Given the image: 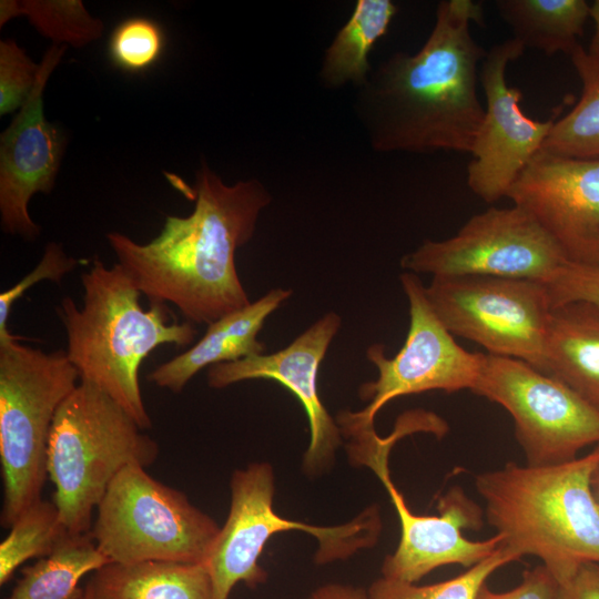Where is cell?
Segmentation results:
<instances>
[{"label":"cell","mask_w":599,"mask_h":599,"mask_svg":"<svg viewBox=\"0 0 599 599\" xmlns=\"http://www.w3.org/2000/svg\"><path fill=\"white\" fill-rule=\"evenodd\" d=\"M193 192V212L167 215L151 242L136 243L119 232L105 237L118 264L150 303L173 304L187 322L209 325L251 303L235 254L253 237L271 195L254 179L225 184L205 162Z\"/></svg>","instance_id":"obj_1"},{"label":"cell","mask_w":599,"mask_h":599,"mask_svg":"<svg viewBox=\"0 0 599 599\" xmlns=\"http://www.w3.org/2000/svg\"><path fill=\"white\" fill-rule=\"evenodd\" d=\"M471 22L484 26L481 2L440 1L423 47L393 54L366 80L363 104L376 150L470 153L485 115L477 81L487 54Z\"/></svg>","instance_id":"obj_2"},{"label":"cell","mask_w":599,"mask_h":599,"mask_svg":"<svg viewBox=\"0 0 599 599\" xmlns=\"http://www.w3.org/2000/svg\"><path fill=\"white\" fill-rule=\"evenodd\" d=\"M598 465L599 444L562 464L508 463L475 478L501 546L518 558L538 557L558 586L581 565L599 562V506L591 489Z\"/></svg>","instance_id":"obj_3"},{"label":"cell","mask_w":599,"mask_h":599,"mask_svg":"<svg viewBox=\"0 0 599 599\" xmlns=\"http://www.w3.org/2000/svg\"><path fill=\"white\" fill-rule=\"evenodd\" d=\"M83 305L70 296L57 307L67 333V356L80 380L92 384L116 402L142 429L152 420L142 399L139 370L160 345L184 347L196 329L190 322L172 321L166 304H140L141 292L116 263L106 267L95 258L82 273Z\"/></svg>","instance_id":"obj_4"},{"label":"cell","mask_w":599,"mask_h":599,"mask_svg":"<svg viewBox=\"0 0 599 599\" xmlns=\"http://www.w3.org/2000/svg\"><path fill=\"white\" fill-rule=\"evenodd\" d=\"M110 396L81 380L54 417L47 455L53 502L70 534H88L114 477L128 465L148 467L158 443Z\"/></svg>","instance_id":"obj_5"},{"label":"cell","mask_w":599,"mask_h":599,"mask_svg":"<svg viewBox=\"0 0 599 599\" xmlns=\"http://www.w3.org/2000/svg\"><path fill=\"white\" fill-rule=\"evenodd\" d=\"M18 339H0V522L6 528L41 499L52 424L80 378L65 351L47 353Z\"/></svg>","instance_id":"obj_6"},{"label":"cell","mask_w":599,"mask_h":599,"mask_svg":"<svg viewBox=\"0 0 599 599\" xmlns=\"http://www.w3.org/2000/svg\"><path fill=\"white\" fill-rule=\"evenodd\" d=\"M97 509L90 534L116 564L205 562L221 528L184 493L136 464L114 477Z\"/></svg>","instance_id":"obj_7"},{"label":"cell","mask_w":599,"mask_h":599,"mask_svg":"<svg viewBox=\"0 0 599 599\" xmlns=\"http://www.w3.org/2000/svg\"><path fill=\"white\" fill-rule=\"evenodd\" d=\"M273 496L274 473L268 463H253L234 470L229 516L205 561L214 599H227L238 582L254 588L265 581L266 572L258 565V558L276 532L295 529L317 538V564L346 559L374 546L380 534L376 506L368 507L349 522L324 527L283 518L273 508Z\"/></svg>","instance_id":"obj_8"},{"label":"cell","mask_w":599,"mask_h":599,"mask_svg":"<svg viewBox=\"0 0 599 599\" xmlns=\"http://www.w3.org/2000/svg\"><path fill=\"white\" fill-rule=\"evenodd\" d=\"M436 316L453 334L487 354L522 361L538 370L552 302L545 283L493 276L433 277L425 287Z\"/></svg>","instance_id":"obj_9"},{"label":"cell","mask_w":599,"mask_h":599,"mask_svg":"<svg viewBox=\"0 0 599 599\" xmlns=\"http://www.w3.org/2000/svg\"><path fill=\"white\" fill-rule=\"evenodd\" d=\"M471 392L509 413L528 466L570 461L599 444V409L522 361L483 354Z\"/></svg>","instance_id":"obj_10"},{"label":"cell","mask_w":599,"mask_h":599,"mask_svg":"<svg viewBox=\"0 0 599 599\" xmlns=\"http://www.w3.org/2000/svg\"><path fill=\"white\" fill-rule=\"evenodd\" d=\"M403 437L398 428L387 437L373 428L355 434L347 444L351 460L369 467L380 479L399 518V542L383 562V577L415 583L438 567L458 564L470 568L491 556L501 546L500 535L479 541L463 535V529L483 526V512L460 487L440 497L437 516L416 515L408 508L388 469L390 449Z\"/></svg>","instance_id":"obj_11"},{"label":"cell","mask_w":599,"mask_h":599,"mask_svg":"<svg viewBox=\"0 0 599 599\" xmlns=\"http://www.w3.org/2000/svg\"><path fill=\"white\" fill-rule=\"evenodd\" d=\"M400 284L409 303L406 341L394 357L385 355L383 344L367 348L366 356L378 373L375 380L359 387V397L368 405L359 412H341L338 426L374 425L376 414L394 398L428 390H471L477 380L483 353H470L456 343L415 273H403Z\"/></svg>","instance_id":"obj_12"},{"label":"cell","mask_w":599,"mask_h":599,"mask_svg":"<svg viewBox=\"0 0 599 599\" xmlns=\"http://www.w3.org/2000/svg\"><path fill=\"white\" fill-rule=\"evenodd\" d=\"M568 263L544 229L521 207H490L451 237L424 241L403 256L412 273L493 276L549 283Z\"/></svg>","instance_id":"obj_13"},{"label":"cell","mask_w":599,"mask_h":599,"mask_svg":"<svg viewBox=\"0 0 599 599\" xmlns=\"http://www.w3.org/2000/svg\"><path fill=\"white\" fill-rule=\"evenodd\" d=\"M526 49L514 38L491 47L480 63L479 81L486 98L483 123L473 144L467 185L484 202L494 203L509 189L541 150L557 114L546 121L528 118L518 88L509 87L506 71Z\"/></svg>","instance_id":"obj_14"},{"label":"cell","mask_w":599,"mask_h":599,"mask_svg":"<svg viewBox=\"0 0 599 599\" xmlns=\"http://www.w3.org/2000/svg\"><path fill=\"white\" fill-rule=\"evenodd\" d=\"M569 263L599 267V160L540 150L508 191Z\"/></svg>","instance_id":"obj_15"},{"label":"cell","mask_w":599,"mask_h":599,"mask_svg":"<svg viewBox=\"0 0 599 599\" xmlns=\"http://www.w3.org/2000/svg\"><path fill=\"white\" fill-rule=\"evenodd\" d=\"M65 51V45L48 48L34 89L0 135L1 230L28 242L41 233L29 213V202L37 193L52 191L65 150V136L45 119L43 109L47 82Z\"/></svg>","instance_id":"obj_16"},{"label":"cell","mask_w":599,"mask_h":599,"mask_svg":"<svg viewBox=\"0 0 599 599\" xmlns=\"http://www.w3.org/2000/svg\"><path fill=\"white\" fill-rule=\"evenodd\" d=\"M341 324L338 314L326 313L281 351L217 364L207 370V384L212 388L248 379H271L294 394L308 420L304 469L309 474L325 469L341 444V429L321 402L317 388L319 365Z\"/></svg>","instance_id":"obj_17"},{"label":"cell","mask_w":599,"mask_h":599,"mask_svg":"<svg viewBox=\"0 0 599 599\" xmlns=\"http://www.w3.org/2000/svg\"><path fill=\"white\" fill-rule=\"evenodd\" d=\"M292 295V290L274 288L247 306L207 325L202 338L187 351L154 368L148 379L160 388L181 393L205 367L263 354L257 339L267 317Z\"/></svg>","instance_id":"obj_18"},{"label":"cell","mask_w":599,"mask_h":599,"mask_svg":"<svg viewBox=\"0 0 599 599\" xmlns=\"http://www.w3.org/2000/svg\"><path fill=\"white\" fill-rule=\"evenodd\" d=\"M542 373L599 409V307L586 302L552 307Z\"/></svg>","instance_id":"obj_19"},{"label":"cell","mask_w":599,"mask_h":599,"mask_svg":"<svg viewBox=\"0 0 599 599\" xmlns=\"http://www.w3.org/2000/svg\"><path fill=\"white\" fill-rule=\"evenodd\" d=\"M85 589L91 599H214L205 562H109Z\"/></svg>","instance_id":"obj_20"},{"label":"cell","mask_w":599,"mask_h":599,"mask_svg":"<svg viewBox=\"0 0 599 599\" xmlns=\"http://www.w3.org/2000/svg\"><path fill=\"white\" fill-rule=\"evenodd\" d=\"M495 6L515 40L548 57L570 55L590 18L585 0H498Z\"/></svg>","instance_id":"obj_21"},{"label":"cell","mask_w":599,"mask_h":599,"mask_svg":"<svg viewBox=\"0 0 599 599\" xmlns=\"http://www.w3.org/2000/svg\"><path fill=\"white\" fill-rule=\"evenodd\" d=\"M109 562L90 532L69 534L52 554L21 569L7 599H82L80 580Z\"/></svg>","instance_id":"obj_22"},{"label":"cell","mask_w":599,"mask_h":599,"mask_svg":"<svg viewBox=\"0 0 599 599\" xmlns=\"http://www.w3.org/2000/svg\"><path fill=\"white\" fill-rule=\"evenodd\" d=\"M396 11L390 0L357 1L351 18L325 52L321 75L326 84L366 82L369 52L387 32Z\"/></svg>","instance_id":"obj_23"},{"label":"cell","mask_w":599,"mask_h":599,"mask_svg":"<svg viewBox=\"0 0 599 599\" xmlns=\"http://www.w3.org/2000/svg\"><path fill=\"white\" fill-rule=\"evenodd\" d=\"M581 81L577 104L555 121L541 150L566 158L599 160V57L579 44L569 55Z\"/></svg>","instance_id":"obj_24"},{"label":"cell","mask_w":599,"mask_h":599,"mask_svg":"<svg viewBox=\"0 0 599 599\" xmlns=\"http://www.w3.org/2000/svg\"><path fill=\"white\" fill-rule=\"evenodd\" d=\"M26 17L52 44L81 48L97 41L104 23L91 16L81 0H1L0 28Z\"/></svg>","instance_id":"obj_25"},{"label":"cell","mask_w":599,"mask_h":599,"mask_svg":"<svg viewBox=\"0 0 599 599\" xmlns=\"http://www.w3.org/2000/svg\"><path fill=\"white\" fill-rule=\"evenodd\" d=\"M69 534L54 502L40 499L29 506L0 545V585L27 560L52 554Z\"/></svg>","instance_id":"obj_26"},{"label":"cell","mask_w":599,"mask_h":599,"mask_svg":"<svg viewBox=\"0 0 599 599\" xmlns=\"http://www.w3.org/2000/svg\"><path fill=\"white\" fill-rule=\"evenodd\" d=\"M519 559L500 546L491 556L449 580L416 586L382 577L370 586L368 593L372 599H476L493 572Z\"/></svg>","instance_id":"obj_27"},{"label":"cell","mask_w":599,"mask_h":599,"mask_svg":"<svg viewBox=\"0 0 599 599\" xmlns=\"http://www.w3.org/2000/svg\"><path fill=\"white\" fill-rule=\"evenodd\" d=\"M165 47L162 27L144 17H132L121 21L109 40V57L119 69L138 73L155 64Z\"/></svg>","instance_id":"obj_28"},{"label":"cell","mask_w":599,"mask_h":599,"mask_svg":"<svg viewBox=\"0 0 599 599\" xmlns=\"http://www.w3.org/2000/svg\"><path fill=\"white\" fill-rule=\"evenodd\" d=\"M40 63H35L14 39L0 41V115L20 110L35 87Z\"/></svg>","instance_id":"obj_29"},{"label":"cell","mask_w":599,"mask_h":599,"mask_svg":"<svg viewBox=\"0 0 599 599\" xmlns=\"http://www.w3.org/2000/svg\"><path fill=\"white\" fill-rule=\"evenodd\" d=\"M78 260L69 256L58 242H49L37 266L17 284L0 294V339L11 338L8 318L13 304L33 285L42 281L61 283L78 266Z\"/></svg>","instance_id":"obj_30"},{"label":"cell","mask_w":599,"mask_h":599,"mask_svg":"<svg viewBox=\"0 0 599 599\" xmlns=\"http://www.w3.org/2000/svg\"><path fill=\"white\" fill-rule=\"evenodd\" d=\"M546 285L554 306L586 302L599 307V267L568 262Z\"/></svg>","instance_id":"obj_31"},{"label":"cell","mask_w":599,"mask_h":599,"mask_svg":"<svg viewBox=\"0 0 599 599\" xmlns=\"http://www.w3.org/2000/svg\"><path fill=\"white\" fill-rule=\"evenodd\" d=\"M558 583L541 564L525 570L521 582L505 592H495L485 583L476 599H556Z\"/></svg>","instance_id":"obj_32"},{"label":"cell","mask_w":599,"mask_h":599,"mask_svg":"<svg viewBox=\"0 0 599 599\" xmlns=\"http://www.w3.org/2000/svg\"><path fill=\"white\" fill-rule=\"evenodd\" d=\"M556 599H599V562L581 565L568 581L558 586Z\"/></svg>","instance_id":"obj_33"},{"label":"cell","mask_w":599,"mask_h":599,"mask_svg":"<svg viewBox=\"0 0 599 599\" xmlns=\"http://www.w3.org/2000/svg\"><path fill=\"white\" fill-rule=\"evenodd\" d=\"M308 599H372L368 591L347 585L329 583L319 587Z\"/></svg>","instance_id":"obj_34"},{"label":"cell","mask_w":599,"mask_h":599,"mask_svg":"<svg viewBox=\"0 0 599 599\" xmlns=\"http://www.w3.org/2000/svg\"><path fill=\"white\" fill-rule=\"evenodd\" d=\"M590 19L595 23V32L587 51L592 55L599 57V0L590 4Z\"/></svg>","instance_id":"obj_35"},{"label":"cell","mask_w":599,"mask_h":599,"mask_svg":"<svg viewBox=\"0 0 599 599\" xmlns=\"http://www.w3.org/2000/svg\"><path fill=\"white\" fill-rule=\"evenodd\" d=\"M591 489L593 497L599 506V465L593 471L592 478H591Z\"/></svg>","instance_id":"obj_36"},{"label":"cell","mask_w":599,"mask_h":599,"mask_svg":"<svg viewBox=\"0 0 599 599\" xmlns=\"http://www.w3.org/2000/svg\"><path fill=\"white\" fill-rule=\"evenodd\" d=\"M82 599H91V596H90L89 591L85 588H84V595H83Z\"/></svg>","instance_id":"obj_37"}]
</instances>
